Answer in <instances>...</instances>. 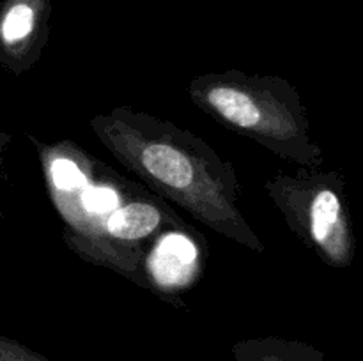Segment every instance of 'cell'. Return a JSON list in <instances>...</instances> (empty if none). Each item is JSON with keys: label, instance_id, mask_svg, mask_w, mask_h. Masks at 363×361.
<instances>
[{"label": "cell", "instance_id": "obj_4", "mask_svg": "<svg viewBox=\"0 0 363 361\" xmlns=\"http://www.w3.org/2000/svg\"><path fill=\"white\" fill-rule=\"evenodd\" d=\"M50 0L0 2V60L16 73L39 59L50 34Z\"/></svg>", "mask_w": 363, "mask_h": 361}, {"label": "cell", "instance_id": "obj_8", "mask_svg": "<svg viewBox=\"0 0 363 361\" xmlns=\"http://www.w3.org/2000/svg\"><path fill=\"white\" fill-rule=\"evenodd\" d=\"M0 361H50L43 354L28 349L23 343L0 336Z\"/></svg>", "mask_w": 363, "mask_h": 361}, {"label": "cell", "instance_id": "obj_3", "mask_svg": "<svg viewBox=\"0 0 363 361\" xmlns=\"http://www.w3.org/2000/svg\"><path fill=\"white\" fill-rule=\"evenodd\" d=\"M287 227L333 268L353 260L354 239L344 200V183L335 172L301 168L296 173L277 172L264 183Z\"/></svg>", "mask_w": 363, "mask_h": 361}, {"label": "cell", "instance_id": "obj_2", "mask_svg": "<svg viewBox=\"0 0 363 361\" xmlns=\"http://www.w3.org/2000/svg\"><path fill=\"white\" fill-rule=\"evenodd\" d=\"M188 94L222 126L296 166L321 168L323 151L311 134L307 108L284 78L229 69L194 78Z\"/></svg>", "mask_w": 363, "mask_h": 361}, {"label": "cell", "instance_id": "obj_6", "mask_svg": "<svg viewBox=\"0 0 363 361\" xmlns=\"http://www.w3.org/2000/svg\"><path fill=\"white\" fill-rule=\"evenodd\" d=\"M197 264V248L184 232H169L156 243L155 251L147 255V271L156 294L176 289L190 280Z\"/></svg>", "mask_w": 363, "mask_h": 361}, {"label": "cell", "instance_id": "obj_1", "mask_svg": "<svg viewBox=\"0 0 363 361\" xmlns=\"http://www.w3.org/2000/svg\"><path fill=\"white\" fill-rule=\"evenodd\" d=\"M91 130L156 195L222 237L257 253L266 250L243 214L236 168L201 137L131 108L99 113Z\"/></svg>", "mask_w": 363, "mask_h": 361}, {"label": "cell", "instance_id": "obj_5", "mask_svg": "<svg viewBox=\"0 0 363 361\" xmlns=\"http://www.w3.org/2000/svg\"><path fill=\"white\" fill-rule=\"evenodd\" d=\"M162 230L184 232L186 229L172 211H167L138 190L105 219V232L117 243L131 248H140L138 241L158 236Z\"/></svg>", "mask_w": 363, "mask_h": 361}, {"label": "cell", "instance_id": "obj_7", "mask_svg": "<svg viewBox=\"0 0 363 361\" xmlns=\"http://www.w3.org/2000/svg\"><path fill=\"white\" fill-rule=\"evenodd\" d=\"M233 354L236 361H326L315 347L280 336L240 340L233 345Z\"/></svg>", "mask_w": 363, "mask_h": 361}]
</instances>
